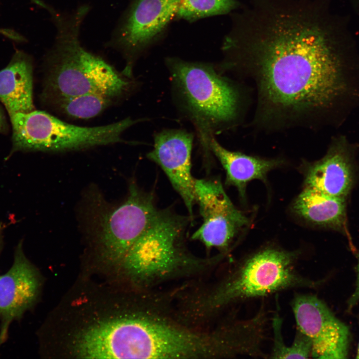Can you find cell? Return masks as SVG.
Wrapping results in <instances>:
<instances>
[{
  "label": "cell",
  "mask_w": 359,
  "mask_h": 359,
  "mask_svg": "<svg viewBox=\"0 0 359 359\" xmlns=\"http://www.w3.org/2000/svg\"><path fill=\"white\" fill-rule=\"evenodd\" d=\"M243 28L239 65L254 82V124L280 129L313 124L350 89L328 30L307 5L270 4Z\"/></svg>",
  "instance_id": "6da1fadb"
},
{
  "label": "cell",
  "mask_w": 359,
  "mask_h": 359,
  "mask_svg": "<svg viewBox=\"0 0 359 359\" xmlns=\"http://www.w3.org/2000/svg\"><path fill=\"white\" fill-rule=\"evenodd\" d=\"M169 67L175 102L194 125L208 153L210 138L236 123L239 91L230 80L210 65L176 60Z\"/></svg>",
  "instance_id": "7a4b0ae2"
},
{
  "label": "cell",
  "mask_w": 359,
  "mask_h": 359,
  "mask_svg": "<svg viewBox=\"0 0 359 359\" xmlns=\"http://www.w3.org/2000/svg\"><path fill=\"white\" fill-rule=\"evenodd\" d=\"M299 252L268 247L250 255L234 268L211 296V307L262 298L293 288L315 289L320 280L308 278L296 267Z\"/></svg>",
  "instance_id": "3957f363"
},
{
  "label": "cell",
  "mask_w": 359,
  "mask_h": 359,
  "mask_svg": "<svg viewBox=\"0 0 359 359\" xmlns=\"http://www.w3.org/2000/svg\"><path fill=\"white\" fill-rule=\"evenodd\" d=\"M51 58L46 80L56 102L87 94L112 99L131 87V78L119 73L102 59L82 48L76 36L64 35Z\"/></svg>",
  "instance_id": "277c9868"
},
{
  "label": "cell",
  "mask_w": 359,
  "mask_h": 359,
  "mask_svg": "<svg viewBox=\"0 0 359 359\" xmlns=\"http://www.w3.org/2000/svg\"><path fill=\"white\" fill-rule=\"evenodd\" d=\"M10 116L14 150L66 152L123 142L122 135L141 119L127 118L103 126L82 127L42 111Z\"/></svg>",
  "instance_id": "5b68a950"
},
{
  "label": "cell",
  "mask_w": 359,
  "mask_h": 359,
  "mask_svg": "<svg viewBox=\"0 0 359 359\" xmlns=\"http://www.w3.org/2000/svg\"><path fill=\"white\" fill-rule=\"evenodd\" d=\"M188 220L169 209L158 210L121 263L127 273L137 280H151L168 275L188 260L183 243Z\"/></svg>",
  "instance_id": "8992f818"
},
{
  "label": "cell",
  "mask_w": 359,
  "mask_h": 359,
  "mask_svg": "<svg viewBox=\"0 0 359 359\" xmlns=\"http://www.w3.org/2000/svg\"><path fill=\"white\" fill-rule=\"evenodd\" d=\"M98 201V200H97ZM98 202L93 219V235L101 256L112 263H121L125 254L158 212L153 195L133 182L128 196L120 204Z\"/></svg>",
  "instance_id": "52a82bcc"
},
{
  "label": "cell",
  "mask_w": 359,
  "mask_h": 359,
  "mask_svg": "<svg viewBox=\"0 0 359 359\" xmlns=\"http://www.w3.org/2000/svg\"><path fill=\"white\" fill-rule=\"evenodd\" d=\"M291 306L297 330L311 343L312 358H347L351 341L349 328L325 303L315 295L296 293Z\"/></svg>",
  "instance_id": "ba28073f"
},
{
  "label": "cell",
  "mask_w": 359,
  "mask_h": 359,
  "mask_svg": "<svg viewBox=\"0 0 359 359\" xmlns=\"http://www.w3.org/2000/svg\"><path fill=\"white\" fill-rule=\"evenodd\" d=\"M194 198L203 222L191 238L207 248L225 250L249 220L233 205L221 183L211 179H195Z\"/></svg>",
  "instance_id": "9c48e42d"
},
{
  "label": "cell",
  "mask_w": 359,
  "mask_h": 359,
  "mask_svg": "<svg viewBox=\"0 0 359 359\" xmlns=\"http://www.w3.org/2000/svg\"><path fill=\"white\" fill-rule=\"evenodd\" d=\"M40 287L39 274L26 257L20 241L11 267L0 276V347L8 339L11 324L34 306Z\"/></svg>",
  "instance_id": "30bf717a"
},
{
  "label": "cell",
  "mask_w": 359,
  "mask_h": 359,
  "mask_svg": "<svg viewBox=\"0 0 359 359\" xmlns=\"http://www.w3.org/2000/svg\"><path fill=\"white\" fill-rule=\"evenodd\" d=\"M193 135L183 129H165L154 136L153 149L147 157L164 172L181 196L189 216L195 203L194 180L191 174Z\"/></svg>",
  "instance_id": "8fae6325"
},
{
  "label": "cell",
  "mask_w": 359,
  "mask_h": 359,
  "mask_svg": "<svg viewBox=\"0 0 359 359\" xmlns=\"http://www.w3.org/2000/svg\"><path fill=\"white\" fill-rule=\"evenodd\" d=\"M350 156L345 141H336L322 159L307 168L305 187L346 198L354 181Z\"/></svg>",
  "instance_id": "7c38bea8"
},
{
  "label": "cell",
  "mask_w": 359,
  "mask_h": 359,
  "mask_svg": "<svg viewBox=\"0 0 359 359\" xmlns=\"http://www.w3.org/2000/svg\"><path fill=\"white\" fill-rule=\"evenodd\" d=\"M180 0H138L122 28L120 40L136 48L160 32L177 13Z\"/></svg>",
  "instance_id": "4fadbf2b"
},
{
  "label": "cell",
  "mask_w": 359,
  "mask_h": 359,
  "mask_svg": "<svg viewBox=\"0 0 359 359\" xmlns=\"http://www.w3.org/2000/svg\"><path fill=\"white\" fill-rule=\"evenodd\" d=\"M209 147L225 171L226 184L235 186L242 198L250 181L258 179L265 182L267 173L283 164L280 159H265L229 151L214 136L210 139Z\"/></svg>",
  "instance_id": "5bb4252c"
},
{
  "label": "cell",
  "mask_w": 359,
  "mask_h": 359,
  "mask_svg": "<svg viewBox=\"0 0 359 359\" xmlns=\"http://www.w3.org/2000/svg\"><path fill=\"white\" fill-rule=\"evenodd\" d=\"M0 101L9 115L33 110L32 66L23 52L15 53L0 71Z\"/></svg>",
  "instance_id": "9a60e30c"
},
{
  "label": "cell",
  "mask_w": 359,
  "mask_h": 359,
  "mask_svg": "<svg viewBox=\"0 0 359 359\" xmlns=\"http://www.w3.org/2000/svg\"><path fill=\"white\" fill-rule=\"evenodd\" d=\"M346 198L335 196L308 187L295 200V212L313 224L342 229L346 223Z\"/></svg>",
  "instance_id": "2e32d148"
},
{
  "label": "cell",
  "mask_w": 359,
  "mask_h": 359,
  "mask_svg": "<svg viewBox=\"0 0 359 359\" xmlns=\"http://www.w3.org/2000/svg\"><path fill=\"white\" fill-rule=\"evenodd\" d=\"M113 99L104 96L87 94L56 101L65 114L75 118L89 119L108 107Z\"/></svg>",
  "instance_id": "e0dca14e"
},
{
  "label": "cell",
  "mask_w": 359,
  "mask_h": 359,
  "mask_svg": "<svg viewBox=\"0 0 359 359\" xmlns=\"http://www.w3.org/2000/svg\"><path fill=\"white\" fill-rule=\"evenodd\" d=\"M236 5L234 0H180L178 16L188 20L224 14Z\"/></svg>",
  "instance_id": "ac0fdd59"
},
{
  "label": "cell",
  "mask_w": 359,
  "mask_h": 359,
  "mask_svg": "<svg viewBox=\"0 0 359 359\" xmlns=\"http://www.w3.org/2000/svg\"><path fill=\"white\" fill-rule=\"evenodd\" d=\"M357 278L355 290L352 294L348 301V308L351 310L359 301V255L358 256V262L357 266Z\"/></svg>",
  "instance_id": "d6986e66"
},
{
  "label": "cell",
  "mask_w": 359,
  "mask_h": 359,
  "mask_svg": "<svg viewBox=\"0 0 359 359\" xmlns=\"http://www.w3.org/2000/svg\"><path fill=\"white\" fill-rule=\"evenodd\" d=\"M0 34L5 35L9 38L15 40L18 36V34L14 31L9 29L0 28Z\"/></svg>",
  "instance_id": "ffe728a7"
},
{
  "label": "cell",
  "mask_w": 359,
  "mask_h": 359,
  "mask_svg": "<svg viewBox=\"0 0 359 359\" xmlns=\"http://www.w3.org/2000/svg\"><path fill=\"white\" fill-rule=\"evenodd\" d=\"M6 123L3 112L0 108V132L5 129Z\"/></svg>",
  "instance_id": "44dd1931"
},
{
  "label": "cell",
  "mask_w": 359,
  "mask_h": 359,
  "mask_svg": "<svg viewBox=\"0 0 359 359\" xmlns=\"http://www.w3.org/2000/svg\"><path fill=\"white\" fill-rule=\"evenodd\" d=\"M3 246V241L1 235V227L0 226V253L1 251Z\"/></svg>",
  "instance_id": "7402d4cb"
},
{
  "label": "cell",
  "mask_w": 359,
  "mask_h": 359,
  "mask_svg": "<svg viewBox=\"0 0 359 359\" xmlns=\"http://www.w3.org/2000/svg\"><path fill=\"white\" fill-rule=\"evenodd\" d=\"M358 320H359V315L358 316ZM356 358L359 359V343L358 348V350H357Z\"/></svg>",
  "instance_id": "603a6c76"
}]
</instances>
